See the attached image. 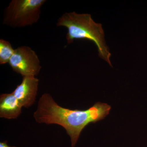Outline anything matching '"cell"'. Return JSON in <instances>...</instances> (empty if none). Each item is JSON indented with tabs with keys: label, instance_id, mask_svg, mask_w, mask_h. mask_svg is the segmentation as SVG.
<instances>
[{
	"label": "cell",
	"instance_id": "cell-1",
	"mask_svg": "<svg viewBox=\"0 0 147 147\" xmlns=\"http://www.w3.org/2000/svg\"><path fill=\"white\" fill-rule=\"evenodd\" d=\"M111 108L107 103L97 102L87 110H70L60 106L50 94L44 93L40 98L33 116L38 123L63 127L71 139V147H74L85 127L104 119Z\"/></svg>",
	"mask_w": 147,
	"mask_h": 147
},
{
	"label": "cell",
	"instance_id": "cell-2",
	"mask_svg": "<svg viewBox=\"0 0 147 147\" xmlns=\"http://www.w3.org/2000/svg\"><path fill=\"white\" fill-rule=\"evenodd\" d=\"M57 26L67 29L66 39L68 44L75 39L88 40L94 42L97 47L99 57L112 67L111 54L105 43L102 25L95 22L90 14L66 12L58 19Z\"/></svg>",
	"mask_w": 147,
	"mask_h": 147
},
{
	"label": "cell",
	"instance_id": "cell-3",
	"mask_svg": "<svg viewBox=\"0 0 147 147\" xmlns=\"http://www.w3.org/2000/svg\"><path fill=\"white\" fill-rule=\"evenodd\" d=\"M45 0H12L4 11L3 23L14 28L32 26L38 21Z\"/></svg>",
	"mask_w": 147,
	"mask_h": 147
},
{
	"label": "cell",
	"instance_id": "cell-4",
	"mask_svg": "<svg viewBox=\"0 0 147 147\" xmlns=\"http://www.w3.org/2000/svg\"><path fill=\"white\" fill-rule=\"evenodd\" d=\"M12 70L23 77L35 76L42 68L37 55L31 47H18L9 62Z\"/></svg>",
	"mask_w": 147,
	"mask_h": 147
},
{
	"label": "cell",
	"instance_id": "cell-5",
	"mask_svg": "<svg viewBox=\"0 0 147 147\" xmlns=\"http://www.w3.org/2000/svg\"><path fill=\"white\" fill-rule=\"evenodd\" d=\"M38 84L39 80L35 76L23 77L21 84L12 92L23 107L29 108L35 102Z\"/></svg>",
	"mask_w": 147,
	"mask_h": 147
},
{
	"label": "cell",
	"instance_id": "cell-6",
	"mask_svg": "<svg viewBox=\"0 0 147 147\" xmlns=\"http://www.w3.org/2000/svg\"><path fill=\"white\" fill-rule=\"evenodd\" d=\"M23 107L12 93L0 96V117L15 119L21 115Z\"/></svg>",
	"mask_w": 147,
	"mask_h": 147
},
{
	"label": "cell",
	"instance_id": "cell-7",
	"mask_svg": "<svg viewBox=\"0 0 147 147\" xmlns=\"http://www.w3.org/2000/svg\"><path fill=\"white\" fill-rule=\"evenodd\" d=\"M14 50L10 42L4 39H0V65L9 63Z\"/></svg>",
	"mask_w": 147,
	"mask_h": 147
},
{
	"label": "cell",
	"instance_id": "cell-8",
	"mask_svg": "<svg viewBox=\"0 0 147 147\" xmlns=\"http://www.w3.org/2000/svg\"><path fill=\"white\" fill-rule=\"evenodd\" d=\"M0 147H16L14 146H10L7 145L6 141L0 143Z\"/></svg>",
	"mask_w": 147,
	"mask_h": 147
}]
</instances>
